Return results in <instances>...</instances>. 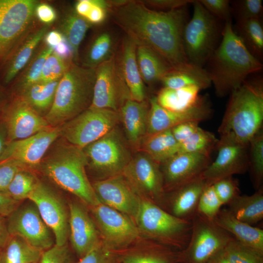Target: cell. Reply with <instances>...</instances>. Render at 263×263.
<instances>
[{"instance_id":"6da1fadb","label":"cell","mask_w":263,"mask_h":263,"mask_svg":"<svg viewBox=\"0 0 263 263\" xmlns=\"http://www.w3.org/2000/svg\"><path fill=\"white\" fill-rule=\"evenodd\" d=\"M186 7L164 11L128 0L111 10L114 21L136 46L152 49L173 69L192 72L198 67L189 63L184 51Z\"/></svg>"},{"instance_id":"7a4b0ae2","label":"cell","mask_w":263,"mask_h":263,"mask_svg":"<svg viewBox=\"0 0 263 263\" xmlns=\"http://www.w3.org/2000/svg\"><path fill=\"white\" fill-rule=\"evenodd\" d=\"M222 41L208 60L207 71L217 96L223 97L237 89L248 75L263 69L234 31L231 21L225 22Z\"/></svg>"},{"instance_id":"3957f363","label":"cell","mask_w":263,"mask_h":263,"mask_svg":"<svg viewBox=\"0 0 263 263\" xmlns=\"http://www.w3.org/2000/svg\"><path fill=\"white\" fill-rule=\"evenodd\" d=\"M61 139L50 148L38 170L87 206L97 205L100 202L86 173L88 159L83 150Z\"/></svg>"},{"instance_id":"277c9868","label":"cell","mask_w":263,"mask_h":263,"mask_svg":"<svg viewBox=\"0 0 263 263\" xmlns=\"http://www.w3.org/2000/svg\"><path fill=\"white\" fill-rule=\"evenodd\" d=\"M230 94L218 132L220 135L231 133L238 141L248 145L263 130V80L246 79Z\"/></svg>"},{"instance_id":"5b68a950","label":"cell","mask_w":263,"mask_h":263,"mask_svg":"<svg viewBox=\"0 0 263 263\" xmlns=\"http://www.w3.org/2000/svg\"><path fill=\"white\" fill-rule=\"evenodd\" d=\"M95 77V68L71 63L59 81L52 106L44 117L51 127H60L90 108Z\"/></svg>"},{"instance_id":"8992f818","label":"cell","mask_w":263,"mask_h":263,"mask_svg":"<svg viewBox=\"0 0 263 263\" xmlns=\"http://www.w3.org/2000/svg\"><path fill=\"white\" fill-rule=\"evenodd\" d=\"M135 224L140 234L179 251L187 246L192 228V220L178 218L154 203L143 198Z\"/></svg>"},{"instance_id":"52a82bcc","label":"cell","mask_w":263,"mask_h":263,"mask_svg":"<svg viewBox=\"0 0 263 263\" xmlns=\"http://www.w3.org/2000/svg\"><path fill=\"white\" fill-rule=\"evenodd\" d=\"M192 4V18L183 31V45L189 63L203 68L217 48L218 25L216 18L199 0Z\"/></svg>"},{"instance_id":"ba28073f","label":"cell","mask_w":263,"mask_h":263,"mask_svg":"<svg viewBox=\"0 0 263 263\" xmlns=\"http://www.w3.org/2000/svg\"><path fill=\"white\" fill-rule=\"evenodd\" d=\"M36 0H0V66L31 32Z\"/></svg>"},{"instance_id":"9c48e42d","label":"cell","mask_w":263,"mask_h":263,"mask_svg":"<svg viewBox=\"0 0 263 263\" xmlns=\"http://www.w3.org/2000/svg\"><path fill=\"white\" fill-rule=\"evenodd\" d=\"M83 150L88 166L100 177L99 180L121 174L132 156L116 127Z\"/></svg>"},{"instance_id":"30bf717a","label":"cell","mask_w":263,"mask_h":263,"mask_svg":"<svg viewBox=\"0 0 263 263\" xmlns=\"http://www.w3.org/2000/svg\"><path fill=\"white\" fill-rule=\"evenodd\" d=\"M119 112L89 108L60 126V137L83 149L116 127Z\"/></svg>"},{"instance_id":"8fae6325","label":"cell","mask_w":263,"mask_h":263,"mask_svg":"<svg viewBox=\"0 0 263 263\" xmlns=\"http://www.w3.org/2000/svg\"><path fill=\"white\" fill-rule=\"evenodd\" d=\"M191 220L189 240L186 247L179 251L177 263H207L224 248L232 236L214 221L197 213Z\"/></svg>"},{"instance_id":"7c38bea8","label":"cell","mask_w":263,"mask_h":263,"mask_svg":"<svg viewBox=\"0 0 263 263\" xmlns=\"http://www.w3.org/2000/svg\"><path fill=\"white\" fill-rule=\"evenodd\" d=\"M132 99L114 54L95 68L93 97L90 108L119 112L128 100Z\"/></svg>"},{"instance_id":"4fadbf2b","label":"cell","mask_w":263,"mask_h":263,"mask_svg":"<svg viewBox=\"0 0 263 263\" xmlns=\"http://www.w3.org/2000/svg\"><path fill=\"white\" fill-rule=\"evenodd\" d=\"M121 174L141 198L163 207L166 196L160 165L141 152L132 156Z\"/></svg>"},{"instance_id":"5bb4252c","label":"cell","mask_w":263,"mask_h":263,"mask_svg":"<svg viewBox=\"0 0 263 263\" xmlns=\"http://www.w3.org/2000/svg\"><path fill=\"white\" fill-rule=\"evenodd\" d=\"M90 207L102 242L111 250L126 248L140 237L135 223L124 214L101 203Z\"/></svg>"},{"instance_id":"9a60e30c","label":"cell","mask_w":263,"mask_h":263,"mask_svg":"<svg viewBox=\"0 0 263 263\" xmlns=\"http://www.w3.org/2000/svg\"><path fill=\"white\" fill-rule=\"evenodd\" d=\"M248 145L238 141L231 133L220 135L216 146L217 155L202 174L209 185L248 170Z\"/></svg>"},{"instance_id":"2e32d148","label":"cell","mask_w":263,"mask_h":263,"mask_svg":"<svg viewBox=\"0 0 263 263\" xmlns=\"http://www.w3.org/2000/svg\"><path fill=\"white\" fill-rule=\"evenodd\" d=\"M60 137V127H50L28 137L10 141L0 162L10 161L24 169L38 170L45 155Z\"/></svg>"},{"instance_id":"e0dca14e","label":"cell","mask_w":263,"mask_h":263,"mask_svg":"<svg viewBox=\"0 0 263 263\" xmlns=\"http://www.w3.org/2000/svg\"><path fill=\"white\" fill-rule=\"evenodd\" d=\"M28 199L35 204L42 220L53 232L55 244H66L69 237V209L60 197L39 180Z\"/></svg>"},{"instance_id":"ac0fdd59","label":"cell","mask_w":263,"mask_h":263,"mask_svg":"<svg viewBox=\"0 0 263 263\" xmlns=\"http://www.w3.org/2000/svg\"><path fill=\"white\" fill-rule=\"evenodd\" d=\"M6 218L10 235L21 237L42 251L55 244L53 232L43 221L32 202L22 206L19 205Z\"/></svg>"},{"instance_id":"d6986e66","label":"cell","mask_w":263,"mask_h":263,"mask_svg":"<svg viewBox=\"0 0 263 263\" xmlns=\"http://www.w3.org/2000/svg\"><path fill=\"white\" fill-rule=\"evenodd\" d=\"M0 120L7 130L9 141L24 139L51 127L22 97L10 95Z\"/></svg>"},{"instance_id":"ffe728a7","label":"cell","mask_w":263,"mask_h":263,"mask_svg":"<svg viewBox=\"0 0 263 263\" xmlns=\"http://www.w3.org/2000/svg\"><path fill=\"white\" fill-rule=\"evenodd\" d=\"M92 186L101 203L124 214L135 223L142 198L121 174L96 180Z\"/></svg>"},{"instance_id":"44dd1931","label":"cell","mask_w":263,"mask_h":263,"mask_svg":"<svg viewBox=\"0 0 263 263\" xmlns=\"http://www.w3.org/2000/svg\"><path fill=\"white\" fill-rule=\"evenodd\" d=\"M212 162L211 157L178 152L160 165L166 193L202 176Z\"/></svg>"},{"instance_id":"7402d4cb","label":"cell","mask_w":263,"mask_h":263,"mask_svg":"<svg viewBox=\"0 0 263 263\" xmlns=\"http://www.w3.org/2000/svg\"><path fill=\"white\" fill-rule=\"evenodd\" d=\"M69 237L72 246L80 258L101 241L95 224L85 207L80 204H69Z\"/></svg>"},{"instance_id":"603a6c76","label":"cell","mask_w":263,"mask_h":263,"mask_svg":"<svg viewBox=\"0 0 263 263\" xmlns=\"http://www.w3.org/2000/svg\"><path fill=\"white\" fill-rule=\"evenodd\" d=\"M209 185L202 177L183 185L166 193L162 208L183 219L191 220L197 213L199 198L204 188Z\"/></svg>"},{"instance_id":"cb8c5ba5","label":"cell","mask_w":263,"mask_h":263,"mask_svg":"<svg viewBox=\"0 0 263 263\" xmlns=\"http://www.w3.org/2000/svg\"><path fill=\"white\" fill-rule=\"evenodd\" d=\"M49 28L48 25L30 32L0 65L2 85L12 82L31 60Z\"/></svg>"},{"instance_id":"d4e9b609","label":"cell","mask_w":263,"mask_h":263,"mask_svg":"<svg viewBox=\"0 0 263 263\" xmlns=\"http://www.w3.org/2000/svg\"><path fill=\"white\" fill-rule=\"evenodd\" d=\"M241 244L263 254V230L236 219L221 209L213 221Z\"/></svg>"},{"instance_id":"484cf974","label":"cell","mask_w":263,"mask_h":263,"mask_svg":"<svg viewBox=\"0 0 263 263\" xmlns=\"http://www.w3.org/2000/svg\"><path fill=\"white\" fill-rule=\"evenodd\" d=\"M149 108V103L146 100L129 99L119 111L127 140L135 147L140 146L147 135Z\"/></svg>"},{"instance_id":"4316f807","label":"cell","mask_w":263,"mask_h":263,"mask_svg":"<svg viewBox=\"0 0 263 263\" xmlns=\"http://www.w3.org/2000/svg\"><path fill=\"white\" fill-rule=\"evenodd\" d=\"M136 49V44L126 36L117 59L132 99L142 102L145 100L146 92L137 63Z\"/></svg>"},{"instance_id":"83f0119b","label":"cell","mask_w":263,"mask_h":263,"mask_svg":"<svg viewBox=\"0 0 263 263\" xmlns=\"http://www.w3.org/2000/svg\"><path fill=\"white\" fill-rule=\"evenodd\" d=\"M201 90V88L194 85L178 89L163 87L155 97L163 108L172 112H182L193 108L202 101L204 96L199 94Z\"/></svg>"},{"instance_id":"f1b7e54d","label":"cell","mask_w":263,"mask_h":263,"mask_svg":"<svg viewBox=\"0 0 263 263\" xmlns=\"http://www.w3.org/2000/svg\"><path fill=\"white\" fill-rule=\"evenodd\" d=\"M227 209L238 220L253 225L263 219V188L253 194H239L227 205Z\"/></svg>"},{"instance_id":"f546056e","label":"cell","mask_w":263,"mask_h":263,"mask_svg":"<svg viewBox=\"0 0 263 263\" xmlns=\"http://www.w3.org/2000/svg\"><path fill=\"white\" fill-rule=\"evenodd\" d=\"M140 147L142 152L160 165L177 153L179 150V144L170 129L146 135Z\"/></svg>"},{"instance_id":"4dcf8cb0","label":"cell","mask_w":263,"mask_h":263,"mask_svg":"<svg viewBox=\"0 0 263 263\" xmlns=\"http://www.w3.org/2000/svg\"><path fill=\"white\" fill-rule=\"evenodd\" d=\"M136 55L140 75L147 84L160 81L173 69L158 54L146 46H136Z\"/></svg>"},{"instance_id":"1f68e13d","label":"cell","mask_w":263,"mask_h":263,"mask_svg":"<svg viewBox=\"0 0 263 263\" xmlns=\"http://www.w3.org/2000/svg\"><path fill=\"white\" fill-rule=\"evenodd\" d=\"M60 79L38 81L15 95L22 97L38 113L44 117L49 112Z\"/></svg>"},{"instance_id":"d6a6232c","label":"cell","mask_w":263,"mask_h":263,"mask_svg":"<svg viewBox=\"0 0 263 263\" xmlns=\"http://www.w3.org/2000/svg\"><path fill=\"white\" fill-rule=\"evenodd\" d=\"M43 252L21 237L10 235L4 246L0 248V263H39Z\"/></svg>"},{"instance_id":"836d02e7","label":"cell","mask_w":263,"mask_h":263,"mask_svg":"<svg viewBox=\"0 0 263 263\" xmlns=\"http://www.w3.org/2000/svg\"><path fill=\"white\" fill-rule=\"evenodd\" d=\"M179 251L153 241L144 251L127 253L121 259V263H177Z\"/></svg>"},{"instance_id":"e575fe53","label":"cell","mask_w":263,"mask_h":263,"mask_svg":"<svg viewBox=\"0 0 263 263\" xmlns=\"http://www.w3.org/2000/svg\"><path fill=\"white\" fill-rule=\"evenodd\" d=\"M53 52V48L45 44L37 53L34 54L15 79L11 95L17 94L27 87L39 81L43 64L48 56Z\"/></svg>"},{"instance_id":"d590c367","label":"cell","mask_w":263,"mask_h":263,"mask_svg":"<svg viewBox=\"0 0 263 263\" xmlns=\"http://www.w3.org/2000/svg\"><path fill=\"white\" fill-rule=\"evenodd\" d=\"M91 24L75 11L68 13L61 21L60 32L72 48L75 61L78 59L79 46Z\"/></svg>"},{"instance_id":"8d00e7d4","label":"cell","mask_w":263,"mask_h":263,"mask_svg":"<svg viewBox=\"0 0 263 263\" xmlns=\"http://www.w3.org/2000/svg\"><path fill=\"white\" fill-rule=\"evenodd\" d=\"M163 87L178 89L197 86L202 90L210 86L211 82L207 71L200 69L194 72L172 69L160 80Z\"/></svg>"},{"instance_id":"74e56055","label":"cell","mask_w":263,"mask_h":263,"mask_svg":"<svg viewBox=\"0 0 263 263\" xmlns=\"http://www.w3.org/2000/svg\"><path fill=\"white\" fill-rule=\"evenodd\" d=\"M235 33L251 53L261 61L263 54V28L260 19L237 21Z\"/></svg>"},{"instance_id":"f35d334b","label":"cell","mask_w":263,"mask_h":263,"mask_svg":"<svg viewBox=\"0 0 263 263\" xmlns=\"http://www.w3.org/2000/svg\"><path fill=\"white\" fill-rule=\"evenodd\" d=\"M248 170L256 190L263 187V131L262 130L250 141L248 145Z\"/></svg>"},{"instance_id":"ab89813d","label":"cell","mask_w":263,"mask_h":263,"mask_svg":"<svg viewBox=\"0 0 263 263\" xmlns=\"http://www.w3.org/2000/svg\"><path fill=\"white\" fill-rule=\"evenodd\" d=\"M113 45V37L109 33L104 32L99 34L90 45L83 66L96 68L114 55Z\"/></svg>"},{"instance_id":"60d3db41","label":"cell","mask_w":263,"mask_h":263,"mask_svg":"<svg viewBox=\"0 0 263 263\" xmlns=\"http://www.w3.org/2000/svg\"><path fill=\"white\" fill-rule=\"evenodd\" d=\"M218 140L213 133L199 127L189 138L179 144L178 152L196 153L210 156L216 150Z\"/></svg>"},{"instance_id":"b9f144b4","label":"cell","mask_w":263,"mask_h":263,"mask_svg":"<svg viewBox=\"0 0 263 263\" xmlns=\"http://www.w3.org/2000/svg\"><path fill=\"white\" fill-rule=\"evenodd\" d=\"M38 180L34 171L21 169L15 174L7 188L6 194L19 202L28 199Z\"/></svg>"},{"instance_id":"7bdbcfd3","label":"cell","mask_w":263,"mask_h":263,"mask_svg":"<svg viewBox=\"0 0 263 263\" xmlns=\"http://www.w3.org/2000/svg\"><path fill=\"white\" fill-rule=\"evenodd\" d=\"M230 263H263V254L239 243L233 237L224 247Z\"/></svg>"},{"instance_id":"ee69618b","label":"cell","mask_w":263,"mask_h":263,"mask_svg":"<svg viewBox=\"0 0 263 263\" xmlns=\"http://www.w3.org/2000/svg\"><path fill=\"white\" fill-rule=\"evenodd\" d=\"M223 206L212 185H207L199 198L197 214L209 221H213Z\"/></svg>"},{"instance_id":"f6af8a7d","label":"cell","mask_w":263,"mask_h":263,"mask_svg":"<svg viewBox=\"0 0 263 263\" xmlns=\"http://www.w3.org/2000/svg\"><path fill=\"white\" fill-rule=\"evenodd\" d=\"M72 62L62 59L53 52L43 64L39 81L50 82L60 79Z\"/></svg>"},{"instance_id":"bcb514c9","label":"cell","mask_w":263,"mask_h":263,"mask_svg":"<svg viewBox=\"0 0 263 263\" xmlns=\"http://www.w3.org/2000/svg\"><path fill=\"white\" fill-rule=\"evenodd\" d=\"M212 185L223 205H227L233 198L240 194L238 182L233 176L221 179Z\"/></svg>"},{"instance_id":"7dc6e473","label":"cell","mask_w":263,"mask_h":263,"mask_svg":"<svg viewBox=\"0 0 263 263\" xmlns=\"http://www.w3.org/2000/svg\"><path fill=\"white\" fill-rule=\"evenodd\" d=\"M234 3L237 21L260 19L263 9L262 0H241Z\"/></svg>"},{"instance_id":"c3c4849f","label":"cell","mask_w":263,"mask_h":263,"mask_svg":"<svg viewBox=\"0 0 263 263\" xmlns=\"http://www.w3.org/2000/svg\"><path fill=\"white\" fill-rule=\"evenodd\" d=\"M76 263H119L116 251L108 248L102 242L79 259Z\"/></svg>"},{"instance_id":"681fc988","label":"cell","mask_w":263,"mask_h":263,"mask_svg":"<svg viewBox=\"0 0 263 263\" xmlns=\"http://www.w3.org/2000/svg\"><path fill=\"white\" fill-rule=\"evenodd\" d=\"M86 13L83 17L90 24H97L103 22L107 12L111 9L108 0H88Z\"/></svg>"},{"instance_id":"f907efd6","label":"cell","mask_w":263,"mask_h":263,"mask_svg":"<svg viewBox=\"0 0 263 263\" xmlns=\"http://www.w3.org/2000/svg\"><path fill=\"white\" fill-rule=\"evenodd\" d=\"M38 263H74L70 251L67 245L54 244L42 252Z\"/></svg>"},{"instance_id":"816d5d0a","label":"cell","mask_w":263,"mask_h":263,"mask_svg":"<svg viewBox=\"0 0 263 263\" xmlns=\"http://www.w3.org/2000/svg\"><path fill=\"white\" fill-rule=\"evenodd\" d=\"M204 7L214 17L225 22L231 20V8L228 0H200Z\"/></svg>"},{"instance_id":"f5cc1de1","label":"cell","mask_w":263,"mask_h":263,"mask_svg":"<svg viewBox=\"0 0 263 263\" xmlns=\"http://www.w3.org/2000/svg\"><path fill=\"white\" fill-rule=\"evenodd\" d=\"M22 169H24L12 161H5L0 162V193L6 194L7 188L15 174Z\"/></svg>"},{"instance_id":"db71d44e","label":"cell","mask_w":263,"mask_h":263,"mask_svg":"<svg viewBox=\"0 0 263 263\" xmlns=\"http://www.w3.org/2000/svg\"><path fill=\"white\" fill-rule=\"evenodd\" d=\"M200 122L188 121L177 125L170 129L173 136L180 144L189 138L200 127Z\"/></svg>"},{"instance_id":"11a10c76","label":"cell","mask_w":263,"mask_h":263,"mask_svg":"<svg viewBox=\"0 0 263 263\" xmlns=\"http://www.w3.org/2000/svg\"><path fill=\"white\" fill-rule=\"evenodd\" d=\"M195 0H151L141 1L148 6L165 10V11L186 7Z\"/></svg>"},{"instance_id":"9f6ffc18","label":"cell","mask_w":263,"mask_h":263,"mask_svg":"<svg viewBox=\"0 0 263 263\" xmlns=\"http://www.w3.org/2000/svg\"><path fill=\"white\" fill-rule=\"evenodd\" d=\"M35 16L42 23L48 25L56 18L55 9L46 3H38L35 8Z\"/></svg>"},{"instance_id":"6f0895ef","label":"cell","mask_w":263,"mask_h":263,"mask_svg":"<svg viewBox=\"0 0 263 263\" xmlns=\"http://www.w3.org/2000/svg\"><path fill=\"white\" fill-rule=\"evenodd\" d=\"M20 203L6 194L0 193V214L7 217L19 206Z\"/></svg>"},{"instance_id":"680465c9","label":"cell","mask_w":263,"mask_h":263,"mask_svg":"<svg viewBox=\"0 0 263 263\" xmlns=\"http://www.w3.org/2000/svg\"><path fill=\"white\" fill-rule=\"evenodd\" d=\"M53 50L54 53L62 59L72 61L74 58L73 51L65 38L59 44L54 47Z\"/></svg>"},{"instance_id":"91938a15","label":"cell","mask_w":263,"mask_h":263,"mask_svg":"<svg viewBox=\"0 0 263 263\" xmlns=\"http://www.w3.org/2000/svg\"><path fill=\"white\" fill-rule=\"evenodd\" d=\"M64 38L62 33L57 30H52L47 32L44 39L45 44L52 48L59 44Z\"/></svg>"},{"instance_id":"94428289","label":"cell","mask_w":263,"mask_h":263,"mask_svg":"<svg viewBox=\"0 0 263 263\" xmlns=\"http://www.w3.org/2000/svg\"><path fill=\"white\" fill-rule=\"evenodd\" d=\"M7 218L0 214V248H2L10 237Z\"/></svg>"},{"instance_id":"6125c7cd","label":"cell","mask_w":263,"mask_h":263,"mask_svg":"<svg viewBox=\"0 0 263 263\" xmlns=\"http://www.w3.org/2000/svg\"><path fill=\"white\" fill-rule=\"evenodd\" d=\"M9 142L7 130L3 123L0 120V159Z\"/></svg>"},{"instance_id":"be15d7a7","label":"cell","mask_w":263,"mask_h":263,"mask_svg":"<svg viewBox=\"0 0 263 263\" xmlns=\"http://www.w3.org/2000/svg\"><path fill=\"white\" fill-rule=\"evenodd\" d=\"M10 98V96L8 94L2 84L0 83V118Z\"/></svg>"},{"instance_id":"e7e4bbea","label":"cell","mask_w":263,"mask_h":263,"mask_svg":"<svg viewBox=\"0 0 263 263\" xmlns=\"http://www.w3.org/2000/svg\"><path fill=\"white\" fill-rule=\"evenodd\" d=\"M223 249L213 256L207 263H230L226 257Z\"/></svg>"},{"instance_id":"03108f58","label":"cell","mask_w":263,"mask_h":263,"mask_svg":"<svg viewBox=\"0 0 263 263\" xmlns=\"http://www.w3.org/2000/svg\"></svg>"},{"instance_id":"003e7915","label":"cell","mask_w":263,"mask_h":263,"mask_svg":"<svg viewBox=\"0 0 263 263\" xmlns=\"http://www.w3.org/2000/svg\"></svg>"}]
</instances>
